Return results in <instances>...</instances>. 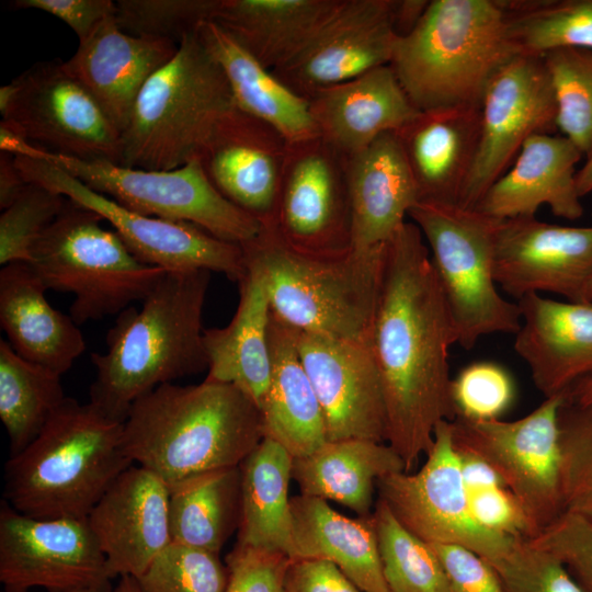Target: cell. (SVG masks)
I'll use <instances>...</instances> for the list:
<instances>
[{"label":"cell","instance_id":"55","mask_svg":"<svg viewBox=\"0 0 592 592\" xmlns=\"http://www.w3.org/2000/svg\"><path fill=\"white\" fill-rule=\"evenodd\" d=\"M429 1L394 0V26L398 37L408 35L422 18Z\"/></svg>","mask_w":592,"mask_h":592},{"label":"cell","instance_id":"44","mask_svg":"<svg viewBox=\"0 0 592 592\" xmlns=\"http://www.w3.org/2000/svg\"><path fill=\"white\" fill-rule=\"evenodd\" d=\"M216 0H118L114 19L125 33L180 44L212 21Z\"/></svg>","mask_w":592,"mask_h":592},{"label":"cell","instance_id":"9","mask_svg":"<svg viewBox=\"0 0 592 592\" xmlns=\"http://www.w3.org/2000/svg\"><path fill=\"white\" fill-rule=\"evenodd\" d=\"M408 216L429 248L457 343L470 350L481 337L515 334L521 327L519 305L500 294L494 278L499 219L459 205L420 202Z\"/></svg>","mask_w":592,"mask_h":592},{"label":"cell","instance_id":"39","mask_svg":"<svg viewBox=\"0 0 592 592\" xmlns=\"http://www.w3.org/2000/svg\"><path fill=\"white\" fill-rule=\"evenodd\" d=\"M504 4L520 54L592 49V0H509Z\"/></svg>","mask_w":592,"mask_h":592},{"label":"cell","instance_id":"36","mask_svg":"<svg viewBox=\"0 0 592 592\" xmlns=\"http://www.w3.org/2000/svg\"><path fill=\"white\" fill-rule=\"evenodd\" d=\"M294 457L263 439L242 460L240 523L237 543L277 550L292 558V512L288 497Z\"/></svg>","mask_w":592,"mask_h":592},{"label":"cell","instance_id":"33","mask_svg":"<svg viewBox=\"0 0 592 592\" xmlns=\"http://www.w3.org/2000/svg\"><path fill=\"white\" fill-rule=\"evenodd\" d=\"M239 284V303L230 322L204 330L208 361L206 379L231 384L260 407L272 364L269 343L271 307L263 280L247 270Z\"/></svg>","mask_w":592,"mask_h":592},{"label":"cell","instance_id":"50","mask_svg":"<svg viewBox=\"0 0 592 592\" xmlns=\"http://www.w3.org/2000/svg\"><path fill=\"white\" fill-rule=\"evenodd\" d=\"M467 492L474 515L488 530L512 538L535 536L523 508L504 486L467 489Z\"/></svg>","mask_w":592,"mask_h":592},{"label":"cell","instance_id":"25","mask_svg":"<svg viewBox=\"0 0 592 592\" xmlns=\"http://www.w3.org/2000/svg\"><path fill=\"white\" fill-rule=\"evenodd\" d=\"M582 156L562 135L535 134L474 209L496 219H510L535 216L546 205L558 217L579 219L583 206L576 164Z\"/></svg>","mask_w":592,"mask_h":592},{"label":"cell","instance_id":"56","mask_svg":"<svg viewBox=\"0 0 592 592\" xmlns=\"http://www.w3.org/2000/svg\"><path fill=\"white\" fill-rule=\"evenodd\" d=\"M567 398L579 405H592V375L577 383L567 392Z\"/></svg>","mask_w":592,"mask_h":592},{"label":"cell","instance_id":"13","mask_svg":"<svg viewBox=\"0 0 592 592\" xmlns=\"http://www.w3.org/2000/svg\"><path fill=\"white\" fill-rule=\"evenodd\" d=\"M15 162L26 182L42 184L98 213L145 264L166 272L215 271L237 283L247 274L240 244L221 240L190 223L135 213L49 161L15 157Z\"/></svg>","mask_w":592,"mask_h":592},{"label":"cell","instance_id":"37","mask_svg":"<svg viewBox=\"0 0 592 592\" xmlns=\"http://www.w3.org/2000/svg\"><path fill=\"white\" fill-rule=\"evenodd\" d=\"M173 543L219 554L240 523L239 466L190 477L169 487Z\"/></svg>","mask_w":592,"mask_h":592},{"label":"cell","instance_id":"27","mask_svg":"<svg viewBox=\"0 0 592 592\" xmlns=\"http://www.w3.org/2000/svg\"><path fill=\"white\" fill-rule=\"evenodd\" d=\"M308 102L319 136L349 158L419 112L389 65L319 90Z\"/></svg>","mask_w":592,"mask_h":592},{"label":"cell","instance_id":"15","mask_svg":"<svg viewBox=\"0 0 592 592\" xmlns=\"http://www.w3.org/2000/svg\"><path fill=\"white\" fill-rule=\"evenodd\" d=\"M106 558L86 519H36L0 504V582L4 592L90 589L113 592Z\"/></svg>","mask_w":592,"mask_h":592},{"label":"cell","instance_id":"28","mask_svg":"<svg viewBox=\"0 0 592 592\" xmlns=\"http://www.w3.org/2000/svg\"><path fill=\"white\" fill-rule=\"evenodd\" d=\"M351 243L385 246L418 203L415 183L395 132L349 158Z\"/></svg>","mask_w":592,"mask_h":592},{"label":"cell","instance_id":"16","mask_svg":"<svg viewBox=\"0 0 592 592\" xmlns=\"http://www.w3.org/2000/svg\"><path fill=\"white\" fill-rule=\"evenodd\" d=\"M557 107L542 56L519 54L491 80L480 104V138L458 205L475 208L522 145L556 127Z\"/></svg>","mask_w":592,"mask_h":592},{"label":"cell","instance_id":"54","mask_svg":"<svg viewBox=\"0 0 592 592\" xmlns=\"http://www.w3.org/2000/svg\"><path fill=\"white\" fill-rule=\"evenodd\" d=\"M27 182L22 175L15 157L0 153V208L3 210L10 206L20 195Z\"/></svg>","mask_w":592,"mask_h":592},{"label":"cell","instance_id":"10","mask_svg":"<svg viewBox=\"0 0 592 592\" xmlns=\"http://www.w3.org/2000/svg\"><path fill=\"white\" fill-rule=\"evenodd\" d=\"M566 395L545 398L513 421L463 417L451 421L455 448L498 475L523 508L535 536L563 512L558 417Z\"/></svg>","mask_w":592,"mask_h":592},{"label":"cell","instance_id":"5","mask_svg":"<svg viewBox=\"0 0 592 592\" xmlns=\"http://www.w3.org/2000/svg\"><path fill=\"white\" fill-rule=\"evenodd\" d=\"M520 53L503 0H432L391 61L418 111L480 106L496 75Z\"/></svg>","mask_w":592,"mask_h":592},{"label":"cell","instance_id":"17","mask_svg":"<svg viewBox=\"0 0 592 592\" xmlns=\"http://www.w3.org/2000/svg\"><path fill=\"white\" fill-rule=\"evenodd\" d=\"M265 225L301 250L350 248L349 157L319 135L288 143L273 219Z\"/></svg>","mask_w":592,"mask_h":592},{"label":"cell","instance_id":"49","mask_svg":"<svg viewBox=\"0 0 592 592\" xmlns=\"http://www.w3.org/2000/svg\"><path fill=\"white\" fill-rule=\"evenodd\" d=\"M291 562L282 551L236 543L225 558L228 579L224 592H286Z\"/></svg>","mask_w":592,"mask_h":592},{"label":"cell","instance_id":"20","mask_svg":"<svg viewBox=\"0 0 592 592\" xmlns=\"http://www.w3.org/2000/svg\"><path fill=\"white\" fill-rule=\"evenodd\" d=\"M392 7L394 0H341L309 43L273 73L309 100L319 90L389 65L398 39Z\"/></svg>","mask_w":592,"mask_h":592},{"label":"cell","instance_id":"34","mask_svg":"<svg viewBox=\"0 0 592 592\" xmlns=\"http://www.w3.org/2000/svg\"><path fill=\"white\" fill-rule=\"evenodd\" d=\"M196 33L223 69L237 107L273 126L288 143L319 135L308 100L285 86L225 30L206 21Z\"/></svg>","mask_w":592,"mask_h":592},{"label":"cell","instance_id":"4","mask_svg":"<svg viewBox=\"0 0 592 592\" xmlns=\"http://www.w3.org/2000/svg\"><path fill=\"white\" fill-rule=\"evenodd\" d=\"M132 465L123 422L66 397L39 434L7 460L2 500L36 519H86Z\"/></svg>","mask_w":592,"mask_h":592},{"label":"cell","instance_id":"43","mask_svg":"<svg viewBox=\"0 0 592 592\" xmlns=\"http://www.w3.org/2000/svg\"><path fill=\"white\" fill-rule=\"evenodd\" d=\"M227 579L218 554L171 542L136 580L143 592H224Z\"/></svg>","mask_w":592,"mask_h":592},{"label":"cell","instance_id":"24","mask_svg":"<svg viewBox=\"0 0 592 592\" xmlns=\"http://www.w3.org/2000/svg\"><path fill=\"white\" fill-rule=\"evenodd\" d=\"M179 44L123 32L114 15L83 41L64 66L96 100L121 134L148 79L177 54Z\"/></svg>","mask_w":592,"mask_h":592},{"label":"cell","instance_id":"26","mask_svg":"<svg viewBox=\"0 0 592 592\" xmlns=\"http://www.w3.org/2000/svg\"><path fill=\"white\" fill-rule=\"evenodd\" d=\"M418 203L458 205L480 138V106L419 111L395 132Z\"/></svg>","mask_w":592,"mask_h":592},{"label":"cell","instance_id":"58","mask_svg":"<svg viewBox=\"0 0 592 592\" xmlns=\"http://www.w3.org/2000/svg\"><path fill=\"white\" fill-rule=\"evenodd\" d=\"M16 93V84L12 80L0 88V113L3 115L12 103Z\"/></svg>","mask_w":592,"mask_h":592},{"label":"cell","instance_id":"22","mask_svg":"<svg viewBox=\"0 0 592 592\" xmlns=\"http://www.w3.org/2000/svg\"><path fill=\"white\" fill-rule=\"evenodd\" d=\"M87 522L113 579H137L172 542L169 487L134 464L107 488Z\"/></svg>","mask_w":592,"mask_h":592},{"label":"cell","instance_id":"29","mask_svg":"<svg viewBox=\"0 0 592 592\" xmlns=\"http://www.w3.org/2000/svg\"><path fill=\"white\" fill-rule=\"evenodd\" d=\"M46 288L26 262L0 271V325L21 357L60 376L86 351V340L70 315L55 309Z\"/></svg>","mask_w":592,"mask_h":592},{"label":"cell","instance_id":"1","mask_svg":"<svg viewBox=\"0 0 592 592\" xmlns=\"http://www.w3.org/2000/svg\"><path fill=\"white\" fill-rule=\"evenodd\" d=\"M387 413V444L411 471L452 421L449 349L453 318L425 240L405 221L385 244L377 305L367 335Z\"/></svg>","mask_w":592,"mask_h":592},{"label":"cell","instance_id":"57","mask_svg":"<svg viewBox=\"0 0 592 592\" xmlns=\"http://www.w3.org/2000/svg\"><path fill=\"white\" fill-rule=\"evenodd\" d=\"M576 184L581 198L592 192V151L587 157L584 164L577 171Z\"/></svg>","mask_w":592,"mask_h":592},{"label":"cell","instance_id":"52","mask_svg":"<svg viewBox=\"0 0 592 592\" xmlns=\"http://www.w3.org/2000/svg\"><path fill=\"white\" fill-rule=\"evenodd\" d=\"M12 7L36 9L56 16L77 34L79 42L115 13V1L112 0H15Z\"/></svg>","mask_w":592,"mask_h":592},{"label":"cell","instance_id":"19","mask_svg":"<svg viewBox=\"0 0 592 592\" xmlns=\"http://www.w3.org/2000/svg\"><path fill=\"white\" fill-rule=\"evenodd\" d=\"M294 330L299 357L323 413L328 441L386 443L384 391L367 340Z\"/></svg>","mask_w":592,"mask_h":592},{"label":"cell","instance_id":"31","mask_svg":"<svg viewBox=\"0 0 592 592\" xmlns=\"http://www.w3.org/2000/svg\"><path fill=\"white\" fill-rule=\"evenodd\" d=\"M291 512L292 559L329 560L363 592H388L372 514L348 517L301 493L291 498Z\"/></svg>","mask_w":592,"mask_h":592},{"label":"cell","instance_id":"38","mask_svg":"<svg viewBox=\"0 0 592 592\" xmlns=\"http://www.w3.org/2000/svg\"><path fill=\"white\" fill-rule=\"evenodd\" d=\"M65 399L59 374L21 357L0 340V419L10 456L39 434Z\"/></svg>","mask_w":592,"mask_h":592},{"label":"cell","instance_id":"42","mask_svg":"<svg viewBox=\"0 0 592 592\" xmlns=\"http://www.w3.org/2000/svg\"><path fill=\"white\" fill-rule=\"evenodd\" d=\"M558 426L563 512L592 519V405L572 402L566 395Z\"/></svg>","mask_w":592,"mask_h":592},{"label":"cell","instance_id":"45","mask_svg":"<svg viewBox=\"0 0 592 592\" xmlns=\"http://www.w3.org/2000/svg\"><path fill=\"white\" fill-rule=\"evenodd\" d=\"M67 198L42 184L27 182L0 215V264L31 260V252L62 210Z\"/></svg>","mask_w":592,"mask_h":592},{"label":"cell","instance_id":"35","mask_svg":"<svg viewBox=\"0 0 592 592\" xmlns=\"http://www.w3.org/2000/svg\"><path fill=\"white\" fill-rule=\"evenodd\" d=\"M398 471H406L405 464L387 443L346 439L327 441L314 453L294 458L292 478L301 494L368 516L377 481Z\"/></svg>","mask_w":592,"mask_h":592},{"label":"cell","instance_id":"14","mask_svg":"<svg viewBox=\"0 0 592 592\" xmlns=\"http://www.w3.org/2000/svg\"><path fill=\"white\" fill-rule=\"evenodd\" d=\"M2 115L33 144L57 155L123 166L122 134L59 60L38 62L15 79Z\"/></svg>","mask_w":592,"mask_h":592},{"label":"cell","instance_id":"32","mask_svg":"<svg viewBox=\"0 0 592 592\" xmlns=\"http://www.w3.org/2000/svg\"><path fill=\"white\" fill-rule=\"evenodd\" d=\"M341 0H216L212 22L262 66L274 70L297 55Z\"/></svg>","mask_w":592,"mask_h":592},{"label":"cell","instance_id":"18","mask_svg":"<svg viewBox=\"0 0 592 592\" xmlns=\"http://www.w3.org/2000/svg\"><path fill=\"white\" fill-rule=\"evenodd\" d=\"M494 278L516 300L551 293L565 300H592V226L542 221L535 216L499 219Z\"/></svg>","mask_w":592,"mask_h":592},{"label":"cell","instance_id":"23","mask_svg":"<svg viewBox=\"0 0 592 592\" xmlns=\"http://www.w3.org/2000/svg\"><path fill=\"white\" fill-rule=\"evenodd\" d=\"M516 303L521 327L514 350L545 398L566 394L592 375V300L530 294Z\"/></svg>","mask_w":592,"mask_h":592},{"label":"cell","instance_id":"12","mask_svg":"<svg viewBox=\"0 0 592 592\" xmlns=\"http://www.w3.org/2000/svg\"><path fill=\"white\" fill-rule=\"evenodd\" d=\"M376 488L378 499L395 517L428 544L465 547L496 567L517 539L488 530L474 515L451 421L436 426L426 459L417 473L387 475Z\"/></svg>","mask_w":592,"mask_h":592},{"label":"cell","instance_id":"8","mask_svg":"<svg viewBox=\"0 0 592 592\" xmlns=\"http://www.w3.org/2000/svg\"><path fill=\"white\" fill-rule=\"evenodd\" d=\"M102 220L67 198L31 252L29 265L46 291L75 296L69 315L78 326L143 301L166 273L140 262Z\"/></svg>","mask_w":592,"mask_h":592},{"label":"cell","instance_id":"51","mask_svg":"<svg viewBox=\"0 0 592 592\" xmlns=\"http://www.w3.org/2000/svg\"><path fill=\"white\" fill-rule=\"evenodd\" d=\"M445 569L451 592H505L494 567L457 545L430 544Z\"/></svg>","mask_w":592,"mask_h":592},{"label":"cell","instance_id":"60","mask_svg":"<svg viewBox=\"0 0 592 592\" xmlns=\"http://www.w3.org/2000/svg\"><path fill=\"white\" fill-rule=\"evenodd\" d=\"M67 592H99V591L90 590V589H80V590H72V591H67Z\"/></svg>","mask_w":592,"mask_h":592},{"label":"cell","instance_id":"30","mask_svg":"<svg viewBox=\"0 0 592 592\" xmlns=\"http://www.w3.org/2000/svg\"><path fill=\"white\" fill-rule=\"evenodd\" d=\"M271 379L260 403L263 436L294 458L314 453L327 441L323 413L303 366L295 330L271 311Z\"/></svg>","mask_w":592,"mask_h":592},{"label":"cell","instance_id":"59","mask_svg":"<svg viewBox=\"0 0 592 592\" xmlns=\"http://www.w3.org/2000/svg\"><path fill=\"white\" fill-rule=\"evenodd\" d=\"M113 592H143L136 578L121 577Z\"/></svg>","mask_w":592,"mask_h":592},{"label":"cell","instance_id":"7","mask_svg":"<svg viewBox=\"0 0 592 592\" xmlns=\"http://www.w3.org/2000/svg\"><path fill=\"white\" fill-rule=\"evenodd\" d=\"M235 105L227 78L197 33L143 87L122 134L123 166L168 171L195 157Z\"/></svg>","mask_w":592,"mask_h":592},{"label":"cell","instance_id":"41","mask_svg":"<svg viewBox=\"0 0 592 592\" xmlns=\"http://www.w3.org/2000/svg\"><path fill=\"white\" fill-rule=\"evenodd\" d=\"M542 57L554 90L556 127L588 157L592 151V49L560 48Z\"/></svg>","mask_w":592,"mask_h":592},{"label":"cell","instance_id":"11","mask_svg":"<svg viewBox=\"0 0 592 592\" xmlns=\"http://www.w3.org/2000/svg\"><path fill=\"white\" fill-rule=\"evenodd\" d=\"M45 161L135 213L190 223L228 242L242 244L262 228L257 218L238 208L215 189L197 156L168 171L83 161L54 152Z\"/></svg>","mask_w":592,"mask_h":592},{"label":"cell","instance_id":"48","mask_svg":"<svg viewBox=\"0 0 592 592\" xmlns=\"http://www.w3.org/2000/svg\"><path fill=\"white\" fill-rule=\"evenodd\" d=\"M528 540L556 557L587 592H592V519L562 512Z\"/></svg>","mask_w":592,"mask_h":592},{"label":"cell","instance_id":"46","mask_svg":"<svg viewBox=\"0 0 592 592\" xmlns=\"http://www.w3.org/2000/svg\"><path fill=\"white\" fill-rule=\"evenodd\" d=\"M514 395L511 375L492 362L473 363L452 379L451 396L455 417L471 420L499 419L512 405Z\"/></svg>","mask_w":592,"mask_h":592},{"label":"cell","instance_id":"40","mask_svg":"<svg viewBox=\"0 0 592 592\" xmlns=\"http://www.w3.org/2000/svg\"><path fill=\"white\" fill-rule=\"evenodd\" d=\"M388 592H451L432 546L409 532L378 499L372 513Z\"/></svg>","mask_w":592,"mask_h":592},{"label":"cell","instance_id":"47","mask_svg":"<svg viewBox=\"0 0 592 592\" xmlns=\"http://www.w3.org/2000/svg\"><path fill=\"white\" fill-rule=\"evenodd\" d=\"M505 592H587L553 555L517 538L494 567Z\"/></svg>","mask_w":592,"mask_h":592},{"label":"cell","instance_id":"3","mask_svg":"<svg viewBox=\"0 0 592 592\" xmlns=\"http://www.w3.org/2000/svg\"><path fill=\"white\" fill-rule=\"evenodd\" d=\"M264 439L257 403L231 384H163L137 399L123 422L134 464L168 487L239 466Z\"/></svg>","mask_w":592,"mask_h":592},{"label":"cell","instance_id":"6","mask_svg":"<svg viewBox=\"0 0 592 592\" xmlns=\"http://www.w3.org/2000/svg\"><path fill=\"white\" fill-rule=\"evenodd\" d=\"M247 270L263 280L272 314L305 332L366 340L374 318L385 246L311 252L270 225L240 244Z\"/></svg>","mask_w":592,"mask_h":592},{"label":"cell","instance_id":"2","mask_svg":"<svg viewBox=\"0 0 592 592\" xmlns=\"http://www.w3.org/2000/svg\"><path fill=\"white\" fill-rule=\"evenodd\" d=\"M210 271L166 272L143 300L117 315L106 350L91 354L90 400L124 422L132 405L155 388L207 371L202 315Z\"/></svg>","mask_w":592,"mask_h":592},{"label":"cell","instance_id":"53","mask_svg":"<svg viewBox=\"0 0 592 592\" xmlns=\"http://www.w3.org/2000/svg\"><path fill=\"white\" fill-rule=\"evenodd\" d=\"M286 592H363L333 562L292 559L285 578Z\"/></svg>","mask_w":592,"mask_h":592},{"label":"cell","instance_id":"21","mask_svg":"<svg viewBox=\"0 0 592 592\" xmlns=\"http://www.w3.org/2000/svg\"><path fill=\"white\" fill-rule=\"evenodd\" d=\"M287 146L273 126L234 105L196 156L215 189L265 225L273 219Z\"/></svg>","mask_w":592,"mask_h":592}]
</instances>
